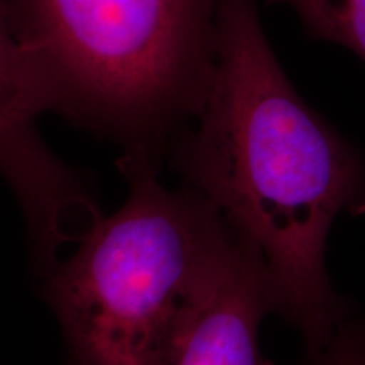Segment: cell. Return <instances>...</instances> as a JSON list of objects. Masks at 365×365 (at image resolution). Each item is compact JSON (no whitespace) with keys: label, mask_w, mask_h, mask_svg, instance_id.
Masks as SVG:
<instances>
[{"label":"cell","mask_w":365,"mask_h":365,"mask_svg":"<svg viewBox=\"0 0 365 365\" xmlns=\"http://www.w3.org/2000/svg\"><path fill=\"white\" fill-rule=\"evenodd\" d=\"M168 159L259 254L274 313L322 350L341 323L327 240L341 213H365V161L299 97L255 0L218 2L210 88Z\"/></svg>","instance_id":"6da1fadb"},{"label":"cell","mask_w":365,"mask_h":365,"mask_svg":"<svg viewBox=\"0 0 365 365\" xmlns=\"http://www.w3.org/2000/svg\"><path fill=\"white\" fill-rule=\"evenodd\" d=\"M220 0H9L46 112L159 171L200 112L215 70Z\"/></svg>","instance_id":"7a4b0ae2"},{"label":"cell","mask_w":365,"mask_h":365,"mask_svg":"<svg viewBox=\"0 0 365 365\" xmlns=\"http://www.w3.org/2000/svg\"><path fill=\"white\" fill-rule=\"evenodd\" d=\"M124 173V205L44 274L73 365H175L245 242L193 190Z\"/></svg>","instance_id":"3957f363"},{"label":"cell","mask_w":365,"mask_h":365,"mask_svg":"<svg viewBox=\"0 0 365 365\" xmlns=\"http://www.w3.org/2000/svg\"><path fill=\"white\" fill-rule=\"evenodd\" d=\"M43 113L14 36L9 0H0V176L21 205L31 259L48 266L103 215L88 176L46 144L38 127Z\"/></svg>","instance_id":"277c9868"},{"label":"cell","mask_w":365,"mask_h":365,"mask_svg":"<svg viewBox=\"0 0 365 365\" xmlns=\"http://www.w3.org/2000/svg\"><path fill=\"white\" fill-rule=\"evenodd\" d=\"M269 313L274 304L266 269L245 244L175 365H272L259 344L261 323Z\"/></svg>","instance_id":"5b68a950"},{"label":"cell","mask_w":365,"mask_h":365,"mask_svg":"<svg viewBox=\"0 0 365 365\" xmlns=\"http://www.w3.org/2000/svg\"><path fill=\"white\" fill-rule=\"evenodd\" d=\"M289 6L313 39L349 48L365 61V0H267Z\"/></svg>","instance_id":"8992f818"},{"label":"cell","mask_w":365,"mask_h":365,"mask_svg":"<svg viewBox=\"0 0 365 365\" xmlns=\"http://www.w3.org/2000/svg\"><path fill=\"white\" fill-rule=\"evenodd\" d=\"M309 365H365V331L340 330L318 352Z\"/></svg>","instance_id":"52a82bcc"}]
</instances>
